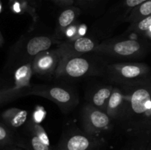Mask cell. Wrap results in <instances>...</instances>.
I'll use <instances>...</instances> for the list:
<instances>
[{
	"mask_svg": "<svg viewBox=\"0 0 151 150\" xmlns=\"http://www.w3.org/2000/svg\"><path fill=\"white\" fill-rule=\"evenodd\" d=\"M112 119L103 110L90 103L86 104L81 113V126L83 132L91 136L98 137L110 126Z\"/></svg>",
	"mask_w": 151,
	"mask_h": 150,
	"instance_id": "cell-7",
	"label": "cell"
},
{
	"mask_svg": "<svg viewBox=\"0 0 151 150\" xmlns=\"http://www.w3.org/2000/svg\"><path fill=\"white\" fill-rule=\"evenodd\" d=\"M52 1L56 3L58 5L65 7H70L74 3V0H52Z\"/></svg>",
	"mask_w": 151,
	"mask_h": 150,
	"instance_id": "cell-25",
	"label": "cell"
},
{
	"mask_svg": "<svg viewBox=\"0 0 151 150\" xmlns=\"http://www.w3.org/2000/svg\"><path fill=\"white\" fill-rule=\"evenodd\" d=\"M27 95L38 96L50 100L65 113L72 110L78 104V96L72 90L58 85H31L27 90Z\"/></svg>",
	"mask_w": 151,
	"mask_h": 150,
	"instance_id": "cell-6",
	"label": "cell"
},
{
	"mask_svg": "<svg viewBox=\"0 0 151 150\" xmlns=\"http://www.w3.org/2000/svg\"><path fill=\"white\" fill-rule=\"evenodd\" d=\"M33 74L32 62L18 65L13 71V86L19 89H25L31 86L30 79Z\"/></svg>",
	"mask_w": 151,
	"mask_h": 150,
	"instance_id": "cell-14",
	"label": "cell"
},
{
	"mask_svg": "<svg viewBox=\"0 0 151 150\" xmlns=\"http://www.w3.org/2000/svg\"><path fill=\"white\" fill-rule=\"evenodd\" d=\"M151 27V15L144 18L138 21L131 23L128 29V32H133L135 33L145 35Z\"/></svg>",
	"mask_w": 151,
	"mask_h": 150,
	"instance_id": "cell-21",
	"label": "cell"
},
{
	"mask_svg": "<svg viewBox=\"0 0 151 150\" xmlns=\"http://www.w3.org/2000/svg\"><path fill=\"white\" fill-rule=\"evenodd\" d=\"M27 110L17 107H10L4 110L1 114V121L11 129L21 127L27 120Z\"/></svg>",
	"mask_w": 151,
	"mask_h": 150,
	"instance_id": "cell-13",
	"label": "cell"
},
{
	"mask_svg": "<svg viewBox=\"0 0 151 150\" xmlns=\"http://www.w3.org/2000/svg\"><path fill=\"white\" fill-rule=\"evenodd\" d=\"M97 45L95 40L82 36L60 43L56 49L62 59L72 56L83 55L86 53L94 51Z\"/></svg>",
	"mask_w": 151,
	"mask_h": 150,
	"instance_id": "cell-9",
	"label": "cell"
},
{
	"mask_svg": "<svg viewBox=\"0 0 151 150\" xmlns=\"http://www.w3.org/2000/svg\"><path fill=\"white\" fill-rule=\"evenodd\" d=\"M28 88L19 89L14 87L6 88H0V104L10 101L16 99L27 96Z\"/></svg>",
	"mask_w": 151,
	"mask_h": 150,
	"instance_id": "cell-19",
	"label": "cell"
},
{
	"mask_svg": "<svg viewBox=\"0 0 151 150\" xmlns=\"http://www.w3.org/2000/svg\"><path fill=\"white\" fill-rule=\"evenodd\" d=\"M60 59V54L56 49L42 51L32 60L33 74L38 76H49L55 73Z\"/></svg>",
	"mask_w": 151,
	"mask_h": 150,
	"instance_id": "cell-10",
	"label": "cell"
},
{
	"mask_svg": "<svg viewBox=\"0 0 151 150\" xmlns=\"http://www.w3.org/2000/svg\"><path fill=\"white\" fill-rule=\"evenodd\" d=\"M145 42L136 38L109 40L98 44L94 52L116 58H139L147 52Z\"/></svg>",
	"mask_w": 151,
	"mask_h": 150,
	"instance_id": "cell-4",
	"label": "cell"
},
{
	"mask_svg": "<svg viewBox=\"0 0 151 150\" xmlns=\"http://www.w3.org/2000/svg\"><path fill=\"white\" fill-rule=\"evenodd\" d=\"M3 150H27L26 149L23 148L22 146H19L18 145H10L7 146H4V149Z\"/></svg>",
	"mask_w": 151,
	"mask_h": 150,
	"instance_id": "cell-26",
	"label": "cell"
},
{
	"mask_svg": "<svg viewBox=\"0 0 151 150\" xmlns=\"http://www.w3.org/2000/svg\"><path fill=\"white\" fill-rule=\"evenodd\" d=\"M113 90L114 87L111 85H103L98 87L91 94L90 97V104L106 112Z\"/></svg>",
	"mask_w": 151,
	"mask_h": 150,
	"instance_id": "cell-15",
	"label": "cell"
},
{
	"mask_svg": "<svg viewBox=\"0 0 151 150\" xmlns=\"http://www.w3.org/2000/svg\"><path fill=\"white\" fill-rule=\"evenodd\" d=\"M10 10L13 13L22 15L27 13L31 16L34 21L37 19L35 7L32 1L27 0H10Z\"/></svg>",
	"mask_w": 151,
	"mask_h": 150,
	"instance_id": "cell-16",
	"label": "cell"
},
{
	"mask_svg": "<svg viewBox=\"0 0 151 150\" xmlns=\"http://www.w3.org/2000/svg\"><path fill=\"white\" fill-rule=\"evenodd\" d=\"M58 41V40L56 39L54 35H37L28 38L24 37L13 46L11 60H14L17 66L32 62L38 54L49 50Z\"/></svg>",
	"mask_w": 151,
	"mask_h": 150,
	"instance_id": "cell-3",
	"label": "cell"
},
{
	"mask_svg": "<svg viewBox=\"0 0 151 150\" xmlns=\"http://www.w3.org/2000/svg\"><path fill=\"white\" fill-rule=\"evenodd\" d=\"M79 1H83V2H91V1H96V0H79Z\"/></svg>",
	"mask_w": 151,
	"mask_h": 150,
	"instance_id": "cell-29",
	"label": "cell"
},
{
	"mask_svg": "<svg viewBox=\"0 0 151 150\" xmlns=\"http://www.w3.org/2000/svg\"><path fill=\"white\" fill-rule=\"evenodd\" d=\"M28 127H29L28 128L29 132H32L34 135L38 136L44 144L50 146L48 135H47V132H45L44 129L41 126V125H39L38 124L35 123V122L34 121H30V123L28 125Z\"/></svg>",
	"mask_w": 151,
	"mask_h": 150,
	"instance_id": "cell-22",
	"label": "cell"
},
{
	"mask_svg": "<svg viewBox=\"0 0 151 150\" xmlns=\"http://www.w3.org/2000/svg\"><path fill=\"white\" fill-rule=\"evenodd\" d=\"M17 145L12 129L9 128L2 121H0V146Z\"/></svg>",
	"mask_w": 151,
	"mask_h": 150,
	"instance_id": "cell-20",
	"label": "cell"
},
{
	"mask_svg": "<svg viewBox=\"0 0 151 150\" xmlns=\"http://www.w3.org/2000/svg\"><path fill=\"white\" fill-rule=\"evenodd\" d=\"M3 44H4V38H3V35L1 34V32H0V47L2 46Z\"/></svg>",
	"mask_w": 151,
	"mask_h": 150,
	"instance_id": "cell-27",
	"label": "cell"
},
{
	"mask_svg": "<svg viewBox=\"0 0 151 150\" xmlns=\"http://www.w3.org/2000/svg\"><path fill=\"white\" fill-rule=\"evenodd\" d=\"M125 102L126 99L123 91L119 88H114L106 110L112 120H119L125 110Z\"/></svg>",
	"mask_w": 151,
	"mask_h": 150,
	"instance_id": "cell-12",
	"label": "cell"
},
{
	"mask_svg": "<svg viewBox=\"0 0 151 150\" xmlns=\"http://www.w3.org/2000/svg\"><path fill=\"white\" fill-rule=\"evenodd\" d=\"M135 142L129 150H147L150 138H135Z\"/></svg>",
	"mask_w": 151,
	"mask_h": 150,
	"instance_id": "cell-23",
	"label": "cell"
},
{
	"mask_svg": "<svg viewBox=\"0 0 151 150\" xmlns=\"http://www.w3.org/2000/svg\"><path fill=\"white\" fill-rule=\"evenodd\" d=\"M146 1L147 0H125V6L129 10H131Z\"/></svg>",
	"mask_w": 151,
	"mask_h": 150,
	"instance_id": "cell-24",
	"label": "cell"
},
{
	"mask_svg": "<svg viewBox=\"0 0 151 150\" xmlns=\"http://www.w3.org/2000/svg\"><path fill=\"white\" fill-rule=\"evenodd\" d=\"M105 144L103 138L87 135L84 132L72 131L63 135L52 150H98Z\"/></svg>",
	"mask_w": 151,
	"mask_h": 150,
	"instance_id": "cell-8",
	"label": "cell"
},
{
	"mask_svg": "<svg viewBox=\"0 0 151 150\" xmlns=\"http://www.w3.org/2000/svg\"><path fill=\"white\" fill-rule=\"evenodd\" d=\"M150 68L143 63H114L106 66V74L113 82L123 85L145 80L150 76Z\"/></svg>",
	"mask_w": 151,
	"mask_h": 150,
	"instance_id": "cell-5",
	"label": "cell"
},
{
	"mask_svg": "<svg viewBox=\"0 0 151 150\" xmlns=\"http://www.w3.org/2000/svg\"><path fill=\"white\" fill-rule=\"evenodd\" d=\"M18 146L27 150H52L50 146L44 144L38 136L29 132L26 139L19 141Z\"/></svg>",
	"mask_w": 151,
	"mask_h": 150,
	"instance_id": "cell-18",
	"label": "cell"
},
{
	"mask_svg": "<svg viewBox=\"0 0 151 150\" xmlns=\"http://www.w3.org/2000/svg\"><path fill=\"white\" fill-rule=\"evenodd\" d=\"M151 15V0H147L142 4H139L135 8L130 10L129 13L125 19V21L134 22L138 21L144 18Z\"/></svg>",
	"mask_w": 151,
	"mask_h": 150,
	"instance_id": "cell-17",
	"label": "cell"
},
{
	"mask_svg": "<svg viewBox=\"0 0 151 150\" xmlns=\"http://www.w3.org/2000/svg\"><path fill=\"white\" fill-rule=\"evenodd\" d=\"M123 87L126 102L121 126L134 138H151V76Z\"/></svg>",
	"mask_w": 151,
	"mask_h": 150,
	"instance_id": "cell-1",
	"label": "cell"
},
{
	"mask_svg": "<svg viewBox=\"0 0 151 150\" xmlns=\"http://www.w3.org/2000/svg\"><path fill=\"white\" fill-rule=\"evenodd\" d=\"M147 150H151V138H150V141H149V144H148V145H147Z\"/></svg>",
	"mask_w": 151,
	"mask_h": 150,
	"instance_id": "cell-28",
	"label": "cell"
},
{
	"mask_svg": "<svg viewBox=\"0 0 151 150\" xmlns=\"http://www.w3.org/2000/svg\"><path fill=\"white\" fill-rule=\"evenodd\" d=\"M27 1H32V2H33V1H32L33 0H27Z\"/></svg>",
	"mask_w": 151,
	"mask_h": 150,
	"instance_id": "cell-31",
	"label": "cell"
},
{
	"mask_svg": "<svg viewBox=\"0 0 151 150\" xmlns=\"http://www.w3.org/2000/svg\"><path fill=\"white\" fill-rule=\"evenodd\" d=\"M81 10L76 7L70 6L67 7L59 14L57 20L55 35L57 40L64 37V33L66 29L76 22L79 16Z\"/></svg>",
	"mask_w": 151,
	"mask_h": 150,
	"instance_id": "cell-11",
	"label": "cell"
},
{
	"mask_svg": "<svg viewBox=\"0 0 151 150\" xmlns=\"http://www.w3.org/2000/svg\"><path fill=\"white\" fill-rule=\"evenodd\" d=\"M106 67L103 68L100 61L91 57L72 56L60 60L55 74L58 78L79 79L101 74L106 71Z\"/></svg>",
	"mask_w": 151,
	"mask_h": 150,
	"instance_id": "cell-2",
	"label": "cell"
},
{
	"mask_svg": "<svg viewBox=\"0 0 151 150\" xmlns=\"http://www.w3.org/2000/svg\"><path fill=\"white\" fill-rule=\"evenodd\" d=\"M3 10V7H2V3H1V1L0 0V13H1Z\"/></svg>",
	"mask_w": 151,
	"mask_h": 150,
	"instance_id": "cell-30",
	"label": "cell"
}]
</instances>
